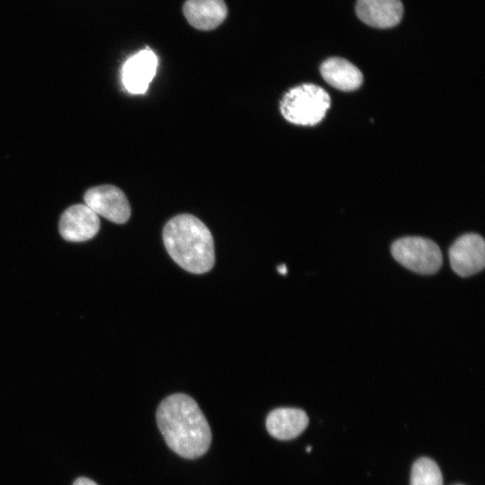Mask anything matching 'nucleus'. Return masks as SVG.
I'll use <instances>...</instances> for the list:
<instances>
[{
	"label": "nucleus",
	"mask_w": 485,
	"mask_h": 485,
	"mask_svg": "<svg viewBox=\"0 0 485 485\" xmlns=\"http://www.w3.org/2000/svg\"><path fill=\"white\" fill-rule=\"evenodd\" d=\"M311 450H312V447H311V446H307V447H306V452L309 453V452H311Z\"/></svg>",
	"instance_id": "obj_16"
},
{
	"label": "nucleus",
	"mask_w": 485,
	"mask_h": 485,
	"mask_svg": "<svg viewBox=\"0 0 485 485\" xmlns=\"http://www.w3.org/2000/svg\"><path fill=\"white\" fill-rule=\"evenodd\" d=\"M391 252L400 264L423 275L436 273L443 262L438 245L429 239L419 236L396 240L392 244Z\"/></svg>",
	"instance_id": "obj_4"
},
{
	"label": "nucleus",
	"mask_w": 485,
	"mask_h": 485,
	"mask_svg": "<svg viewBox=\"0 0 485 485\" xmlns=\"http://www.w3.org/2000/svg\"><path fill=\"white\" fill-rule=\"evenodd\" d=\"M163 238L167 252L183 269L203 274L213 268V237L198 217L190 214L173 216L164 225Z\"/></svg>",
	"instance_id": "obj_2"
},
{
	"label": "nucleus",
	"mask_w": 485,
	"mask_h": 485,
	"mask_svg": "<svg viewBox=\"0 0 485 485\" xmlns=\"http://www.w3.org/2000/svg\"><path fill=\"white\" fill-rule=\"evenodd\" d=\"M183 13L194 28L210 31L225 21L227 7L224 0H187L183 5Z\"/></svg>",
	"instance_id": "obj_11"
},
{
	"label": "nucleus",
	"mask_w": 485,
	"mask_h": 485,
	"mask_svg": "<svg viewBox=\"0 0 485 485\" xmlns=\"http://www.w3.org/2000/svg\"><path fill=\"white\" fill-rule=\"evenodd\" d=\"M74 485H97V484L88 478L80 477L75 481Z\"/></svg>",
	"instance_id": "obj_14"
},
{
	"label": "nucleus",
	"mask_w": 485,
	"mask_h": 485,
	"mask_svg": "<svg viewBox=\"0 0 485 485\" xmlns=\"http://www.w3.org/2000/svg\"><path fill=\"white\" fill-rule=\"evenodd\" d=\"M331 105L328 93L313 84L289 89L280 101L282 116L295 125L313 126L325 116Z\"/></svg>",
	"instance_id": "obj_3"
},
{
	"label": "nucleus",
	"mask_w": 485,
	"mask_h": 485,
	"mask_svg": "<svg viewBox=\"0 0 485 485\" xmlns=\"http://www.w3.org/2000/svg\"><path fill=\"white\" fill-rule=\"evenodd\" d=\"M277 269L282 275H286L287 272V267H286L285 264H281V265L278 266Z\"/></svg>",
	"instance_id": "obj_15"
},
{
	"label": "nucleus",
	"mask_w": 485,
	"mask_h": 485,
	"mask_svg": "<svg viewBox=\"0 0 485 485\" xmlns=\"http://www.w3.org/2000/svg\"><path fill=\"white\" fill-rule=\"evenodd\" d=\"M306 413L296 408H278L269 413L266 428L273 437L290 440L299 436L308 425Z\"/></svg>",
	"instance_id": "obj_10"
},
{
	"label": "nucleus",
	"mask_w": 485,
	"mask_h": 485,
	"mask_svg": "<svg viewBox=\"0 0 485 485\" xmlns=\"http://www.w3.org/2000/svg\"><path fill=\"white\" fill-rule=\"evenodd\" d=\"M100 228L98 215L85 204L69 207L62 214L59 233L69 242H84L96 235Z\"/></svg>",
	"instance_id": "obj_8"
},
{
	"label": "nucleus",
	"mask_w": 485,
	"mask_h": 485,
	"mask_svg": "<svg viewBox=\"0 0 485 485\" xmlns=\"http://www.w3.org/2000/svg\"><path fill=\"white\" fill-rule=\"evenodd\" d=\"M157 65V57L149 48L131 56L121 71L125 89L134 94L145 93L155 75Z\"/></svg>",
	"instance_id": "obj_7"
},
{
	"label": "nucleus",
	"mask_w": 485,
	"mask_h": 485,
	"mask_svg": "<svg viewBox=\"0 0 485 485\" xmlns=\"http://www.w3.org/2000/svg\"><path fill=\"white\" fill-rule=\"evenodd\" d=\"M84 202L97 215L116 224L126 223L131 214L127 197L113 185L91 188L84 194Z\"/></svg>",
	"instance_id": "obj_5"
},
{
	"label": "nucleus",
	"mask_w": 485,
	"mask_h": 485,
	"mask_svg": "<svg viewBox=\"0 0 485 485\" xmlns=\"http://www.w3.org/2000/svg\"><path fill=\"white\" fill-rule=\"evenodd\" d=\"M450 264L461 277H469L481 271L485 266V243L477 234L460 236L449 248Z\"/></svg>",
	"instance_id": "obj_6"
},
{
	"label": "nucleus",
	"mask_w": 485,
	"mask_h": 485,
	"mask_svg": "<svg viewBox=\"0 0 485 485\" xmlns=\"http://www.w3.org/2000/svg\"><path fill=\"white\" fill-rule=\"evenodd\" d=\"M156 421L167 445L187 459L203 455L211 444V430L197 402L187 394L174 393L162 401Z\"/></svg>",
	"instance_id": "obj_1"
},
{
	"label": "nucleus",
	"mask_w": 485,
	"mask_h": 485,
	"mask_svg": "<svg viewBox=\"0 0 485 485\" xmlns=\"http://www.w3.org/2000/svg\"><path fill=\"white\" fill-rule=\"evenodd\" d=\"M410 485H443L442 472L432 459L421 457L412 465Z\"/></svg>",
	"instance_id": "obj_13"
},
{
	"label": "nucleus",
	"mask_w": 485,
	"mask_h": 485,
	"mask_svg": "<svg viewBox=\"0 0 485 485\" xmlns=\"http://www.w3.org/2000/svg\"><path fill=\"white\" fill-rule=\"evenodd\" d=\"M356 13L366 24L388 29L401 22L403 5L401 0H357Z\"/></svg>",
	"instance_id": "obj_9"
},
{
	"label": "nucleus",
	"mask_w": 485,
	"mask_h": 485,
	"mask_svg": "<svg viewBox=\"0 0 485 485\" xmlns=\"http://www.w3.org/2000/svg\"><path fill=\"white\" fill-rule=\"evenodd\" d=\"M322 78L332 87L341 91L357 89L363 82L360 70L341 57L326 59L320 68Z\"/></svg>",
	"instance_id": "obj_12"
}]
</instances>
